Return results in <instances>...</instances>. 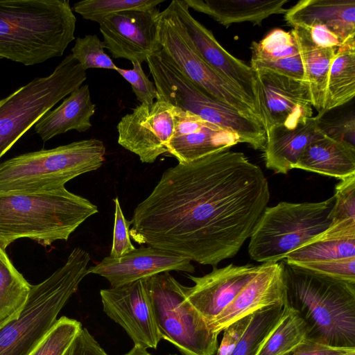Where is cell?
<instances>
[{
	"label": "cell",
	"instance_id": "7402d4cb",
	"mask_svg": "<svg viewBox=\"0 0 355 355\" xmlns=\"http://www.w3.org/2000/svg\"><path fill=\"white\" fill-rule=\"evenodd\" d=\"M355 257V219L331 224L324 232L288 254L287 263H306Z\"/></svg>",
	"mask_w": 355,
	"mask_h": 355
},
{
	"label": "cell",
	"instance_id": "4fadbf2b",
	"mask_svg": "<svg viewBox=\"0 0 355 355\" xmlns=\"http://www.w3.org/2000/svg\"><path fill=\"white\" fill-rule=\"evenodd\" d=\"M160 12L156 7L123 11L107 17L99 24L105 49L116 59L146 62L162 51L158 33Z\"/></svg>",
	"mask_w": 355,
	"mask_h": 355
},
{
	"label": "cell",
	"instance_id": "277c9868",
	"mask_svg": "<svg viewBox=\"0 0 355 355\" xmlns=\"http://www.w3.org/2000/svg\"><path fill=\"white\" fill-rule=\"evenodd\" d=\"M94 204L65 187L36 192H0V248L28 238L47 246L67 241L87 218Z\"/></svg>",
	"mask_w": 355,
	"mask_h": 355
},
{
	"label": "cell",
	"instance_id": "cb8c5ba5",
	"mask_svg": "<svg viewBox=\"0 0 355 355\" xmlns=\"http://www.w3.org/2000/svg\"><path fill=\"white\" fill-rule=\"evenodd\" d=\"M95 111L96 105L86 84L71 93L55 109L45 113L35 124V131L44 142L69 130L85 132L92 127Z\"/></svg>",
	"mask_w": 355,
	"mask_h": 355
},
{
	"label": "cell",
	"instance_id": "c3c4849f",
	"mask_svg": "<svg viewBox=\"0 0 355 355\" xmlns=\"http://www.w3.org/2000/svg\"><path fill=\"white\" fill-rule=\"evenodd\" d=\"M344 355H355V350H352V351H351V352H348V353H347V354H345Z\"/></svg>",
	"mask_w": 355,
	"mask_h": 355
},
{
	"label": "cell",
	"instance_id": "7bdbcfd3",
	"mask_svg": "<svg viewBox=\"0 0 355 355\" xmlns=\"http://www.w3.org/2000/svg\"><path fill=\"white\" fill-rule=\"evenodd\" d=\"M63 355H109L86 328H82Z\"/></svg>",
	"mask_w": 355,
	"mask_h": 355
},
{
	"label": "cell",
	"instance_id": "d6986e66",
	"mask_svg": "<svg viewBox=\"0 0 355 355\" xmlns=\"http://www.w3.org/2000/svg\"><path fill=\"white\" fill-rule=\"evenodd\" d=\"M285 286L282 262L261 263L254 277L209 324L218 334L234 321L275 304H284Z\"/></svg>",
	"mask_w": 355,
	"mask_h": 355
},
{
	"label": "cell",
	"instance_id": "836d02e7",
	"mask_svg": "<svg viewBox=\"0 0 355 355\" xmlns=\"http://www.w3.org/2000/svg\"><path fill=\"white\" fill-rule=\"evenodd\" d=\"M250 49L251 60L273 61L299 54L291 32L280 28L272 30L259 42H252Z\"/></svg>",
	"mask_w": 355,
	"mask_h": 355
},
{
	"label": "cell",
	"instance_id": "bcb514c9",
	"mask_svg": "<svg viewBox=\"0 0 355 355\" xmlns=\"http://www.w3.org/2000/svg\"><path fill=\"white\" fill-rule=\"evenodd\" d=\"M302 28L309 33L311 40L318 46L338 49L344 44L337 35L324 25L313 24Z\"/></svg>",
	"mask_w": 355,
	"mask_h": 355
},
{
	"label": "cell",
	"instance_id": "ffe728a7",
	"mask_svg": "<svg viewBox=\"0 0 355 355\" xmlns=\"http://www.w3.org/2000/svg\"><path fill=\"white\" fill-rule=\"evenodd\" d=\"M284 19L293 28L324 25L345 43L355 37V0H301Z\"/></svg>",
	"mask_w": 355,
	"mask_h": 355
},
{
	"label": "cell",
	"instance_id": "d4e9b609",
	"mask_svg": "<svg viewBox=\"0 0 355 355\" xmlns=\"http://www.w3.org/2000/svg\"><path fill=\"white\" fill-rule=\"evenodd\" d=\"M189 8L204 13L227 28L249 22L261 26L273 15L285 14L289 0H184Z\"/></svg>",
	"mask_w": 355,
	"mask_h": 355
},
{
	"label": "cell",
	"instance_id": "2e32d148",
	"mask_svg": "<svg viewBox=\"0 0 355 355\" xmlns=\"http://www.w3.org/2000/svg\"><path fill=\"white\" fill-rule=\"evenodd\" d=\"M170 271L191 273L195 267L184 256L148 245L119 258L106 257L88 267L87 275H100L109 282L110 287H115Z\"/></svg>",
	"mask_w": 355,
	"mask_h": 355
},
{
	"label": "cell",
	"instance_id": "8992f818",
	"mask_svg": "<svg viewBox=\"0 0 355 355\" xmlns=\"http://www.w3.org/2000/svg\"><path fill=\"white\" fill-rule=\"evenodd\" d=\"M105 146L83 139L24 153L0 164V192H36L64 187L74 178L98 169Z\"/></svg>",
	"mask_w": 355,
	"mask_h": 355
},
{
	"label": "cell",
	"instance_id": "e0dca14e",
	"mask_svg": "<svg viewBox=\"0 0 355 355\" xmlns=\"http://www.w3.org/2000/svg\"><path fill=\"white\" fill-rule=\"evenodd\" d=\"M172 1L178 17L202 58L219 75L243 91L259 107L254 71L222 46L212 32L191 15L184 0Z\"/></svg>",
	"mask_w": 355,
	"mask_h": 355
},
{
	"label": "cell",
	"instance_id": "ba28073f",
	"mask_svg": "<svg viewBox=\"0 0 355 355\" xmlns=\"http://www.w3.org/2000/svg\"><path fill=\"white\" fill-rule=\"evenodd\" d=\"M146 62L157 89V101L190 112L207 122L234 132L240 143L247 144L255 150H263L266 132L261 123L207 94L159 53L148 58Z\"/></svg>",
	"mask_w": 355,
	"mask_h": 355
},
{
	"label": "cell",
	"instance_id": "74e56055",
	"mask_svg": "<svg viewBox=\"0 0 355 355\" xmlns=\"http://www.w3.org/2000/svg\"><path fill=\"white\" fill-rule=\"evenodd\" d=\"M114 202V223L113 229L112 245L109 257L119 258L136 248L130 240V220H127L122 211L118 197L113 200Z\"/></svg>",
	"mask_w": 355,
	"mask_h": 355
},
{
	"label": "cell",
	"instance_id": "60d3db41",
	"mask_svg": "<svg viewBox=\"0 0 355 355\" xmlns=\"http://www.w3.org/2000/svg\"><path fill=\"white\" fill-rule=\"evenodd\" d=\"M320 128L328 137L355 147L354 116L342 118L336 121L320 120Z\"/></svg>",
	"mask_w": 355,
	"mask_h": 355
},
{
	"label": "cell",
	"instance_id": "30bf717a",
	"mask_svg": "<svg viewBox=\"0 0 355 355\" xmlns=\"http://www.w3.org/2000/svg\"><path fill=\"white\" fill-rule=\"evenodd\" d=\"M158 33L162 46L159 54L184 76L214 98L263 124L260 109L254 101L215 71L200 55L173 1L160 12Z\"/></svg>",
	"mask_w": 355,
	"mask_h": 355
},
{
	"label": "cell",
	"instance_id": "9a60e30c",
	"mask_svg": "<svg viewBox=\"0 0 355 355\" xmlns=\"http://www.w3.org/2000/svg\"><path fill=\"white\" fill-rule=\"evenodd\" d=\"M103 310L135 345L156 349L161 340L146 278L100 291Z\"/></svg>",
	"mask_w": 355,
	"mask_h": 355
},
{
	"label": "cell",
	"instance_id": "83f0119b",
	"mask_svg": "<svg viewBox=\"0 0 355 355\" xmlns=\"http://www.w3.org/2000/svg\"><path fill=\"white\" fill-rule=\"evenodd\" d=\"M355 95V37L336 51L329 67L324 112L343 105Z\"/></svg>",
	"mask_w": 355,
	"mask_h": 355
},
{
	"label": "cell",
	"instance_id": "8fae6325",
	"mask_svg": "<svg viewBox=\"0 0 355 355\" xmlns=\"http://www.w3.org/2000/svg\"><path fill=\"white\" fill-rule=\"evenodd\" d=\"M146 283L161 339L183 355H214L218 334L188 301L186 286L169 272L147 277Z\"/></svg>",
	"mask_w": 355,
	"mask_h": 355
},
{
	"label": "cell",
	"instance_id": "ab89813d",
	"mask_svg": "<svg viewBox=\"0 0 355 355\" xmlns=\"http://www.w3.org/2000/svg\"><path fill=\"white\" fill-rule=\"evenodd\" d=\"M253 70L264 69L297 80L304 81V72L300 54L273 61L251 60Z\"/></svg>",
	"mask_w": 355,
	"mask_h": 355
},
{
	"label": "cell",
	"instance_id": "d6a6232c",
	"mask_svg": "<svg viewBox=\"0 0 355 355\" xmlns=\"http://www.w3.org/2000/svg\"><path fill=\"white\" fill-rule=\"evenodd\" d=\"M82 328L77 320L62 316L29 355H63Z\"/></svg>",
	"mask_w": 355,
	"mask_h": 355
},
{
	"label": "cell",
	"instance_id": "44dd1931",
	"mask_svg": "<svg viewBox=\"0 0 355 355\" xmlns=\"http://www.w3.org/2000/svg\"><path fill=\"white\" fill-rule=\"evenodd\" d=\"M323 115L318 113L293 129L275 125L266 131L263 150L266 168L284 175L293 169L304 148L321 131L319 123Z\"/></svg>",
	"mask_w": 355,
	"mask_h": 355
},
{
	"label": "cell",
	"instance_id": "5b68a950",
	"mask_svg": "<svg viewBox=\"0 0 355 355\" xmlns=\"http://www.w3.org/2000/svg\"><path fill=\"white\" fill-rule=\"evenodd\" d=\"M91 259L85 250L75 248L64 264L43 282L32 285L18 317L0 328V355H29L58 320L76 293Z\"/></svg>",
	"mask_w": 355,
	"mask_h": 355
},
{
	"label": "cell",
	"instance_id": "484cf974",
	"mask_svg": "<svg viewBox=\"0 0 355 355\" xmlns=\"http://www.w3.org/2000/svg\"><path fill=\"white\" fill-rule=\"evenodd\" d=\"M294 37L304 72L311 103L318 113L324 112L328 73L336 50L316 45L304 28L294 27L291 31Z\"/></svg>",
	"mask_w": 355,
	"mask_h": 355
},
{
	"label": "cell",
	"instance_id": "5bb4252c",
	"mask_svg": "<svg viewBox=\"0 0 355 355\" xmlns=\"http://www.w3.org/2000/svg\"><path fill=\"white\" fill-rule=\"evenodd\" d=\"M254 71L265 132L275 125L293 129L313 116V107L305 81L268 70Z\"/></svg>",
	"mask_w": 355,
	"mask_h": 355
},
{
	"label": "cell",
	"instance_id": "f546056e",
	"mask_svg": "<svg viewBox=\"0 0 355 355\" xmlns=\"http://www.w3.org/2000/svg\"><path fill=\"white\" fill-rule=\"evenodd\" d=\"M307 330L297 313L287 306L257 355H282L306 338Z\"/></svg>",
	"mask_w": 355,
	"mask_h": 355
},
{
	"label": "cell",
	"instance_id": "681fc988",
	"mask_svg": "<svg viewBox=\"0 0 355 355\" xmlns=\"http://www.w3.org/2000/svg\"><path fill=\"white\" fill-rule=\"evenodd\" d=\"M168 355H178L176 354H168Z\"/></svg>",
	"mask_w": 355,
	"mask_h": 355
},
{
	"label": "cell",
	"instance_id": "4dcf8cb0",
	"mask_svg": "<svg viewBox=\"0 0 355 355\" xmlns=\"http://www.w3.org/2000/svg\"><path fill=\"white\" fill-rule=\"evenodd\" d=\"M284 304H275L253 313L252 318L231 355H257L278 323Z\"/></svg>",
	"mask_w": 355,
	"mask_h": 355
},
{
	"label": "cell",
	"instance_id": "8d00e7d4",
	"mask_svg": "<svg viewBox=\"0 0 355 355\" xmlns=\"http://www.w3.org/2000/svg\"><path fill=\"white\" fill-rule=\"evenodd\" d=\"M131 63L133 67L132 69L117 67L116 71L130 84L137 101L141 104L153 103L157 98V92L154 83L146 75L141 63L138 62Z\"/></svg>",
	"mask_w": 355,
	"mask_h": 355
},
{
	"label": "cell",
	"instance_id": "1f68e13d",
	"mask_svg": "<svg viewBox=\"0 0 355 355\" xmlns=\"http://www.w3.org/2000/svg\"><path fill=\"white\" fill-rule=\"evenodd\" d=\"M164 0H83L76 2L72 10L83 18L99 24L107 17L134 10H149L156 8Z\"/></svg>",
	"mask_w": 355,
	"mask_h": 355
},
{
	"label": "cell",
	"instance_id": "f35d334b",
	"mask_svg": "<svg viewBox=\"0 0 355 355\" xmlns=\"http://www.w3.org/2000/svg\"><path fill=\"white\" fill-rule=\"evenodd\" d=\"M299 267L324 276L355 283V257L306 263Z\"/></svg>",
	"mask_w": 355,
	"mask_h": 355
},
{
	"label": "cell",
	"instance_id": "b9f144b4",
	"mask_svg": "<svg viewBox=\"0 0 355 355\" xmlns=\"http://www.w3.org/2000/svg\"><path fill=\"white\" fill-rule=\"evenodd\" d=\"M253 313L247 315L229 324L223 329V337L216 355H231L248 327Z\"/></svg>",
	"mask_w": 355,
	"mask_h": 355
},
{
	"label": "cell",
	"instance_id": "7dc6e473",
	"mask_svg": "<svg viewBox=\"0 0 355 355\" xmlns=\"http://www.w3.org/2000/svg\"><path fill=\"white\" fill-rule=\"evenodd\" d=\"M124 355H151V354L147 351V349H145L139 345H134V347L128 353L125 354Z\"/></svg>",
	"mask_w": 355,
	"mask_h": 355
},
{
	"label": "cell",
	"instance_id": "f1b7e54d",
	"mask_svg": "<svg viewBox=\"0 0 355 355\" xmlns=\"http://www.w3.org/2000/svg\"><path fill=\"white\" fill-rule=\"evenodd\" d=\"M32 285L0 248V328L16 318L24 306Z\"/></svg>",
	"mask_w": 355,
	"mask_h": 355
},
{
	"label": "cell",
	"instance_id": "9c48e42d",
	"mask_svg": "<svg viewBox=\"0 0 355 355\" xmlns=\"http://www.w3.org/2000/svg\"><path fill=\"white\" fill-rule=\"evenodd\" d=\"M87 79L72 54L45 77H37L0 101V158L55 104Z\"/></svg>",
	"mask_w": 355,
	"mask_h": 355
},
{
	"label": "cell",
	"instance_id": "6da1fadb",
	"mask_svg": "<svg viewBox=\"0 0 355 355\" xmlns=\"http://www.w3.org/2000/svg\"><path fill=\"white\" fill-rule=\"evenodd\" d=\"M269 199L261 168L243 153L223 150L165 170L135 207L130 235L216 267L250 239Z\"/></svg>",
	"mask_w": 355,
	"mask_h": 355
},
{
	"label": "cell",
	"instance_id": "7a4b0ae2",
	"mask_svg": "<svg viewBox=\"0 0 355 355\" xmlns=\"http://www.w3.org/2000/svg\"><path fill=\"white\" fill-rule=\"evenodd\" d=\"M284 305L304 321L306 338L336 348L355 349V283L282 262Z\"/></svg>",
	"mask_w": 355,
	"mask_h": 355
},
{
	"label": "cell",
	"instance_id": "3957f363",
	"mask_svg": "<svg viewBox=\"0 0 355 355\" xmlns=\"http://www.w3.org/2000/svg\"><path fill=\"white\" fill-rule=\"evenodd\" d=\"M76 23L68 0H0V58L31 66L62 56Z\"/></svg>",
	"mask_w": 355,
	"mask_h": 355
},
{
	"label": "cell",
	"instance_id": "e575fe53",
	"mask_svg": "<svg viewBox=\"0 0 355 355\" xmlns=\"http://www.w3.org/2000/svg\"><path fill=\"white\" fill-rule=\"evenodd\" d=\"M71 54L84 70L105 69L115 70L117 66L105 52L103 42L97 35H85L76 40Z\"/></svg>",
	"mask_w": 355,
	"mask_h": 355
},
{
	"label": "cell",
	"instance_id": "f6af8a7d",
	"mask_svg": "<svg viewBox=\"0 0 355 355\" xmlns=\"http://www.w3.org/2000/svg\"><path fill=\"white\" fill-rule=\"evenodd\" d=\"M205 121L198 116L188 112L175 109V126L173 137L182 136L197 132L207 125Z\"/></svg>",
	"mask_w": 355,
	"mask_h": 355
},
{
	"label": "cell",
	"instance_id": "7c38bea8",
	"mask_svg": "<svg viewBox=\"0 0 355 355\" xmlns=\"http://www.w3.org/2000/svg\"><path fill=\"white\" fill-rule=\"evenodd\" d=\"M175 109L162 101L137 106L119 121L118 144L136 154L141 162H155L168 152L175 130Z\"/></svg>",
	"mask_w": 355,
	"mask_h": 355
},
{
	"label": "cell",
	"instance_id": "52a82bcc",
	"mask_svg": "<svg viewBox=\"0 0 355 355\" xmlns=\"http://www.w3.org/2000/svg\"><path fill=\"white\" fill-rule=\"evenodd\" d=\"M334 196L317 202H281L267 207L250 237L252 259L274 263L326 230L331 224Z\"/></svg>",
	"mask_w": 355,
	"mask_h": 355
},
{
	"label": "cell",
	"instance_id": "ee69618b",
	"mask_svg": "<svg viewBox=\"0 0 355 355\" xmlns=\"http://www.w3.org/2000/svg\"><path fill=\"white\" fill-rule=\"evenodd\" d=\"M355 349L336 348L304 339L282 355H344Z\"/></svg>",
	"mask_w": 355,
	"mask_h": 355
},
{
	"label": "cell",
	"instance_id": "d590c367",
	"mask_svg": "<svg viewBox=\"0 0 355 355\" xmlns=\"http://www.w3.org/2000/svg\"><path fill=\"white\" fill-rule=\"evenodd\" d=\"M335 202L331 212V224L355 219V175L340 180L335 187Z\"/></svg>",
	"mask_w": 355,
	"mask_h": 355
},
{
	"label": "cell",
	"instance_id": "ac0fdd59",
	"mask_svg": "<svg viewBox=\"0 0 355 355\" xmlns=\"http://www.w3.org/2000/svg\"><path fill=\"white\" fill-rule=\"evenodd\" d=\"M259 268V265L231 263L220 268L214 267L211 272L202 277L187 274L194 285L186 286V297L209 325L254 277Z\"/></svg>",
	"mask_w": 355,
	"mask_h": 355
},
{
	"label": "cell",
	"instance_id": "603a6c76",
	"mask_svg": "<svg viewBox=\"0 0 355 355\" xmlns=\"http://www.w3.org/2000/svg\"><path fill=\"white\" fill-rule=\"evenodd\" d=\"M294 168L343 179L355 175V147L321 130L304 148Z\"/></svg>",
	"mask_w": 355,
	"mask_h": 355
},
{
	"label": "cell",
	"instance_id": "4316f807",
	"mask_svg": "<svg viewBox=\"0 0 355 355\" xmlns=\"http://www.w3.org/2000/svg\"><path fill=\"white\" fill-rule=\"evenodd\" d=\"M239 143L240 140L234 132L209 123L197 132L173 137L167 153L175 157L178 163L186 164L229 150Z\"/></svg>",
	"mask_w": 355,
	"mask_h": 355
}]
</instances>
